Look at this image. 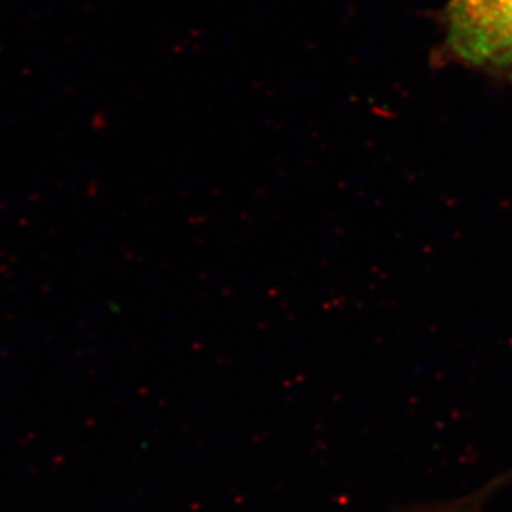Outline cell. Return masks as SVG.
Here are the masks:
<instances>
[{"mask_svg": "<svg viewBox=\"0 0 512 512\" xmlns=\"http://www.w3.org/2000/svg\"><path fill=\"white\" fill-rule=\"evenodd\" d=\"M509 483H512V468L464 496L435 503L416 504L397 512H484L494 494L499 493Z\"/></svg>", "mask_w": 512, "mask_h": 512, "instance_id": "cell-2", "label": "cell"}, {"mask_svg": "<svg viewBox=\"0 0 512 512\" xmlns=\"http://www.w3.org/2000/svg\"><path fill=\"white\" fill-rule=\"evenodd\" d=\"M446 42L464 65L512 80V0H448Z\"/></svg>", "mask_w": 512, "mask_h": 512, "instance_id": "cell-1", "label": "cell"}]
</instances>
